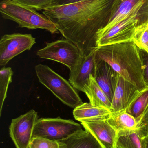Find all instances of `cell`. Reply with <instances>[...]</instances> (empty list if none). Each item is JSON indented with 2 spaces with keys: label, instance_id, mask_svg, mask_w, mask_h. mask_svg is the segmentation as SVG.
Returning a JSON list of instances; mask_svg holds the SVG:
<instances>
[{
  "label": "cell",
  "instance_id": "d6986e66",
  "mask_svg": "<svg viewBox=\"0 0 148 148\" xmlns=\"http://www.w3.org/2000/svg\"><path fill=\"white\" fill-rule=\"evenodd\" d=\"M116 148H145L144 138L136 129L117 132Z\"/></svg>",
  "mask_w": 148,
  "mask_h": 148
},
{
  "label": "cell",
  "instance_id": "f1b7e54d",
  "mask_svg": "<svg viewBox=\"0 0 148 148\" xmlns=\"http://www.w3.org/2000/svg\"><path fill=\"white\" fill-rule=\"evenodd\" d=\"M55 1H56V0H55Z\"/></svg>",
  "mask_w": 148,
  "mask_h": 148
},
{
  "label": "cell",
  "instance_id": "ac0fdd59",
  "mask_svg": "<svg viewBox=\"0 0 148 148\" xmlns=\"http://www.w3.org/2000/svg\"><path fill=\"white\" fill-rule=\"evenodd\" d=\"M107 120L117 132L126 130L136 129L137 125L135 118L126 110L111 113Z\"/></svg>",
  "mask_w": 148,
  "mask_h": 148
},
{
  "label": "cell",
  "instance_id": "484cf974",
  "mask_svg": "<svg viewBox=\"0 0 148 148\" xmlns=\"http://www.w3.org/2000/svg\"><path fill=\"white\" fill-rule=\"evenodd\" d=\"M140 52L142 62L143 80L147 88H148V53L141 49Z\"/></svg>",
  "mask_w": 148,
  "mask_h": 148
},
{
  "label": "cell",
  "instance_id": "4fadbf2b",
  "mask_svg": "<svg viewBox=\"0 0 148 148\" xmlns=\"http://www.w3.org/2000/svg\"><path fill=\"white\" fill-rule=\"evenodd\" d=\"M93 75L112 103L117 85L118 74L107 62L96 56L94 72Z\"/></svg>",
  "mask_w": 148,
  "mask_h": 148
},
{
  "label": "cell",
  "instance_id": "9c48e42d",
  "mask_svg": "<svg viewBox=\"0 0 148 148\" xmlns=\"http://www.w3.org/2000/svg\"><path fill=\"white\" fill-rule=\"evenodd\" d=\"M35 43V38L30 34L4 35L0 40V66H6L17 56L30 50Z\"/></svg>",
  "mask_w": 148,
  "mask_h": 148
},
{
  "label": "cell",
  "instance_id": "5bb4252c",
  "mask_svg": "<svg viewBox=\"0 0 148 148\" xmlns=\"http://www.w3.org/2000/svg\"><path fill=\"white\" fill-rule=\"evenodd\" d=\"M96 49L87 55L82 56L76 66L70 73L69 81L76 90L81 92H84L90 75L94 73Z\"/></svg>",
  "mask_w": 148,
  "mask_h": 148
},
{
  "label": "cell",
  "instance_id": "52a82bcc",
  "mask_svg": "<svg viewBox=\"0 0 148 148\" xmlns=\"http://www.w3.org/2000/svg\"><path fill=\"white\" fill-rule=\"evenodd\" d=\"M39 57L60 62L74 70L82 56L78 47L67 39H61L47 43L45 47L38 50Z\"/></svg>",
  "mask_w": 148,
  "mask_h": 148
},
{
  "label": "cell",
  "instance_id": "30bf717a",
  "mask_svg": "<svg viewBox=\"0 0 148 148\" xmlns=\"http://www.w3.org/2000/svg\"><path fill=\"white\" fill-rule=\"evenodd\" d=\"M134 14L140 15L148 22V0H116L107 24L100 30L107 29Z\"/></svg>",
  "mask_w": 148,
  "mask_h": 148
},
{
  "label": "cell",
  "instance_id": "3957f363",
  "mask_svg": "<svg viewBox=\"0 0 148 148\" xmlns=\"http://www.w3.org/2000/svg\"><path fill=\"white\" fill-rule=\"evenodd\" d=\"M0 12L3 18L15 22L19 27L45 29L52 34L59 32L54 23L43 14L12 0H1Z\"/></svg>",
  "mask_w": 148,
  "mask_h": 148
},
{
  "label": "cell",
  "instance_id": "83f0119b",
  "mask_svg": "<svg viewBox=\"0 0 148 148\" xmlns=\"http://www.w3.org/2000/svg\"><path fill=\"white\" fill-rule=\"evenodd\" d=\"M144 140L145 148H148V135L144 137Z\"/></svg>",
  "mask_w": 148,
  "mask_h": 148
},
{
  "label": "cell",
  "instance_id": "5b68a950",
  "mask_svg": "<svg viewBox=\"0 0 148 148\" xmlns=\"http://www.w3.org/2000/svg\"><path fill=\"white\" fill-rule=\"evenodd\" d=\"M82 130L81 124L72 120L60 117L41 118L36 123L33 138L41 137L58 141L66 139Z\"/></svg>",
  "mask_w": 148,
  "mask_h": 148
},
{
  "label": "cell",
  "instance_id": "cb8c5ba5",
  "mask_svg": "<svg viewBox=\"0 0 148 148\" xmlns=\"http://www.w3.org/2000/svg\"><path fill=\"white\" fill-rule=\"evenodd\" d=\"M29 148H59L58 142L41 137L32 138Z\"/></svg>",
  "mask_w": 148,
  "mask_h": 148
},
{
  "label": "cell",
  "instance_id": "d4e9b609",
  "mask_svg": "<svg viewBox=\"0 0 148 148\" xmlns=\"http://www.w3.org/2000/svg\"><path fill=\"white\" fill-rule=\"evenodd\" d=\"M136 129L140 135L144 138L148 135V107L142 115L141 119L137 123Z\"/></svg>",
  "mask_w": 148,
  "mask_h": 148
},
{
  "label": "cell",
  "instance_id": "4316f807",
  "mask_svg": "<svg viewBox=\"0 0 148 148\" xmlns=\"http://www.w3.org/2000/svg\"><path fill=\"white\" fill-rule=\"evenodd\" d=\"M82 1H83V0H56L54 2L52 6L71 4V3L78 2Z\"/></svg>",
  "mask_w": 148,
  "mask_h": 148
},
{
  "label": "cell",
  "instance_id": "7402d4cb",
  "mask_svg": "<svg viewBox=\"0 0 148 148\" xmlns=\"http://www.w3.org/2000/svg\"><path fill=\"white\" fill-rule=\"evenodd\" d=\"M133 41L139 49L148 53V22L136 27Z\"/></svg>",
  "mask_w": 148,
  "mask_h": 148
},
{
  "label": "cell",
  "instance_id": "2e32d148",
  "mask_svg": "<svg viewBox=\"0 0 148 148\" xmlns=\"http://www.w3.org/2000/svg\"><path fill=\"white\" fill-rule=\"evenodd\" d=\"M84 93L92 105L110 110L111 102L92 75H90L88 82L85 86Z\"/></svg>",
  "mask_w": 148,
  "mask_h": 148
},
{
  "label": "cell",
  "instance_id": "ba28073f",
  "mask_svg": "<svg viewBox=\"0 0 148 148\" xmlns=\"http://www.w3.org/2000/svg\"><path fill=\"white\" fill-rule=\"evenodd\" d=\"M38 119V114L34 110L12 119L9 127V134L16 148H29L34 127Z\"/></svg>",
  "mask_w": 148,
  "mask_h": 148
},
{
  "label": "cell",
  "instance_id": "7a4b0ae2",
  "mask_svg": "<svg viewBox=\"0 0 148 148\" xmlns=\"http://www.w3.org/2000/svg\"><path fill=\"white\" fill-rule=\"evenodd\" d=\"M96 56L107 62L117 73L140 91L147 88L140 49L133 40L97 47Z\"/></svg>",
  "mask_w": 148,
  "mask_h": 148
},
{
  "label": "cell",
  "instance_id": "8fae6325",
  "mask_svg": "<svg viewBox=\"0 0 148 148\" xmlns=\"http://www.w3.org/2000/svg\"><path fill=\"white\" fill-rule=\"evenodd\" d=\"M107 118L84 120L80 122L103 148H116L117 132L108 123Z\"/></svg>",
  "mask_w": 148,
  "mask_h": 148
},
{
  "label": "cell",
  "instance_id": "9a60e30c",
  "mask_svg": "<svg viewBox=\"0 0 148 148\" xmlns=\"http://www.w3.org/2000/svg\"><path fill=\"white\" fill-rule=\"evenodd\" d=\"M57 142L59 148H103L96 139L85 130Z\"/></svg>",
  "mask_w": 148,
  "mask_h": 148
},
{
  "label": "cell",
  "instance_id": "603a6c76",
  "mask_svg": "<svg viewBox=\"0 0 148 148\" xmlns=\"http://www.w3.org/2000/svg\"><path fill=\"white\" fill-rule=\"evenodd\" d=\"M16 3L36 10H44L53 5L55 0H12Z\"/></svg>",
  "mask_w": 148,
  "mask_h": 148
},
{
  "label": "cell",
  "instance_id": "6da1fadb",
  "mask_svg": "<svg viewBox=\"0 0 148 148\" xmlns=\"http://www.w3.org/2000/svg\"><path fill=\"white\" fill-rule=\"evenodd\" d=\"M116 0H83L54 6L42 13L65 38L74 43L82 56L97 48L96 35L107 24Z\"/></svg>",
  "mask_w": 148,
  "mask_h": 148
},
{
  "label": "cell",
  "instance_id": "e0dca14e",
  "mask_svg": "<svg viewBox=\"0 0 148 148\" xmlns=\"http://www.w3.org/2000/svg\"><path fill=\"white\" fill-rule=\"evenodd\" d=\"M110 114L109 110L94 106L90 102L83 103L73 110L74 117L80 122L96 118H107Z\"/></svg>",
  "mask_w": 148,
  "mask_h": 148
},
{
  "label": "cell",
  "instance_id": "277c9868",
  "mask_svg": "<svg viewBox=\"0 0 148 148\" xmlns=\"http://www.w3.org/2000/svg\"><path fill=\"white\" fill-rule=\"evenodd\" d=\"M35 70L39 82L65 105L75 108L83 103L77 90L70 82L49 67L39 64L36 66Z\"/></svg>",
  "mask_w": 148,
  "mask_h": 148
},
{
  "label": "cell",
  "instance_id": "7c38bea8",
  "mask_svg": "<svg viewBox=\"0 0 148 148\" xmlns=\"http://www.w3.org/2000/svg\"><path fill=\"white\" fill-rule=\"evenodd\" d=\"M141 91L134 84L118 74L117 85L111 103V113L126 110Z\"/></svg>",
  "mask_w": 148,
  "mask_h": 148
},
{
  "label": "cell",
  "instance_id": "ffe728a7",
  "mask_svg": "<svg viewBox=\"0 0 148 148\" xmlns=\"http://www.w3.org/2000/svg\"><path fill=\"white\" fill-rule=\"evenodd\" d=\"M148 107V88L141 91L136 99L131 103L126 111L134 116L137 123Z\"/></svg>",
  "mask_w": 148,
  "mask_h": 148
},
{
  "label": "cell",
  "instance_id": "8992f818",
  "mask_svg": "<svg viewBox=\"0 0 148 148\" xmlns=\"http://www.w3.org/2000/svg\"><path fill=\"white\" fill-rule=\"evenodd\" d=\"M146 23L140 15L134 14L107 29L100 30L96 35V47L133 40L136 27Z\"/></svg>",
  "mask_w": 148,
  "mask_h": 148
},
{
  "label": "cell",
  "instance_id": "44dd1931",
  "mask_svg": "<svg viewBox=\"0 0 148 148\" xmlns=\"http://www.w3.org/2000/svg\"><path fill=\"white\" fill-rule=\"evenodd\" d=\"M13 74L10 67H3L0 70V116L1 115L4 101L7 97L9 85L12 81Z\"/></svg>",
  "mask_w": 148,
  "mask_h": 148
}]
</instances>
